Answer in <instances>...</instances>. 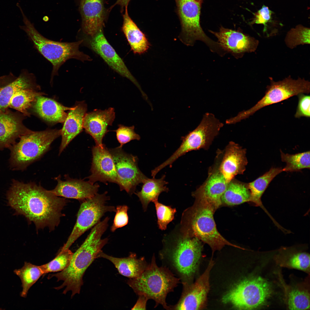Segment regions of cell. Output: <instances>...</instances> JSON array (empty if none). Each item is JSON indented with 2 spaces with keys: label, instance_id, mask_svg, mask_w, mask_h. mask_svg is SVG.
<instances>
[{
  "label": "cell",
  "instance_id": "42",
  "mask_svg": "<svg viewBox=\"0 0 310 310\" xmlns=\"http://www.w3.org/2000/svg\"><path fill=\"white\" fill-rule=\"evenodd\" d=\"M298 102L294 117L296 118L310 117V96L300 93L298 95Z\"/></svg>",
  "mask_w": 310,
  "mask_h": 310
},
{
  "label": "cell",
  "instance_id": "22",
  "mask_svg": "<svg viewBox=\"0 0 310 310\" xmlns=\"http://www.w3.org/2000/svg\"><path fill=\"white\" fill-rule=\"evenodd\" d=\"M115 118L113 108L104 110L96 109L86 113L84 119L83 128L94 139L96 145L102 146L104 145L103 139L108 132V127L112 125Z\"/></svg>",
  "mask_w": 310,
  "mask_h": 310
},
{
  "label": "cell",
  "instance_id": "38",
  "mask_svg": "<svg viewBox=\"0 0 310 310\" xmlns=\"http://www.w3.org/2000/svg\"><path fill=\"white\" fill-rule=\"evenodd\" d=\"M155 204L159 228L162 230H166L167 225L174 219L176 212L175 208L166 206L158 202V200L154 202Z\"/></svg>",
  "mask_w": 310,
  "mask_h": 310
},
{
  "label": "cell",
  "instance_id": "45",
  "mask_svg": "<svg viewBox=\"0 0 310 310\" xmlns=\"http://www.w3.org/2000/svg\"><path fill=\"white\" fill-rule=\"evenodd\" d=\"M130 0H117L115 3L108 9L109 11L116 5H119L121 8V12H123L126 7H127Z\"/></svg>",
  "mask_w": 310,
  "mask_h": 310
},
{
  "label": "cell",
  "instance_id": "18",
  "mask_svg": "<svg viewBox=\"0 0 310 310\" xmlns=\"http://www.w3.org/2000/svg\"><path fill=\"white\" fill-rule=\"evenodd\" d=\"M92 159L91 175L87 177L92 184L99 181L118 184L116 169L112 156L104 145H96L92 149Z\"/></svg>",
  "mask_w": 310,
  "mask_h": 310
},
{
  "label": "cell",
  "instance_id": "37",
  "mask_svg": "<svg viewBox=\"0 0 310 310\" xmlns=\"http://www.w3.org/2000/svg\"><path fill=\"white\" fill-rule=\"evenodd\" d=\"M288 305L291 310L309 309V294L305 291L294 289L288 294Z\"/></svg>",
  "mask_w": 310,
  "mask_h": 310
},
{
  "label": "cell",
  "instance_id": "13",
  "mask_svg": "<svg viewBox=\"0 0 310 310\" xmlns=\"http://www.w3.org/2000/svg\"><path fill=\"white\" fill-rule=\"evenodd\" d=\"M108 150L115 165L120 190L130 195L135 193L137 186L147 177L138 167V158L119 147Z\"/></svg>",
  "mask_w": 310,
  "mask_h": 310
},
{
  "label": "cell",
  "instance_id": "14",
  "mask_svg": "<svg viewBox=\"0 0 310 310\" xmlns=\"http://www.w3.org/2000/svg\"><path fill=\"white\" fill-rule=\"evenodd\" d=\"M214 265L212 258L204 273L194 282L183 284L181 297L171 310H201L206 306L210 290V272Z\"/></svg>",
  "mask_w": 310,
  "mask_h": 310
},
{
  "label": "cell",
  "instance_id": "21",
  "mask_svg": "<svg viewBox=\"0 0 310 310\" xmlns=\"http://www.w3.org/2000/svg\"><path fill=\"white\" fill-rule=\"evenodd\" d=\"M60 175L55 178L57 184L50 191L55 195L67 198L84 201L97 193L99 186L83 180L67 177L65 180L61 179Z\"/></svg>",
  "mask_w": 310,
  "mask_h": 310
},
{
  "label": "cell",
  "instance_id": "34",
  "mask_svg": "<svg viewBox=\"0 0 310 310\" xmlns=\"http://www.w3.org/2000/svg\"><path fill=\"white\" fill-rule=\"evenodd\" d=\"M280 151L281 160L286 164L283 168V172H297L304 168L310 169L309 151L290 154L284 153L281 150Z\"/></svg>",
  "mask_w": 310,
  "mask_h": 310
},
{
  "label": "cell",
  "instance_id": "28",
  "mask_svg": "<svg viewBox=\"0 0 310 310\" xmlns=\"http://www.w3.org/2000/svg\"><path fill=\"white\" fill-rule=\"evenodd\" d=\"M123 22L122 30L135 54H141L149 49L150 43L145 35L140 30L129 16L127 7L123 14Z\"/></svg>",
  "mask_w": 310,
  "mask_h": 310
},
{
  "label": "cell",
  "instance_id": "10",
  "mask_svg": "<svg viewBox=\"0 0 310 310\" xmlns=\"http://www.w3.org/2000/svg\"><path fill=\"white\" fill-rule=\"evenodd\" d=\"M310 82L304 79L294 80L290 77L274 82L271 80L264 96L252 107L239 112L236 116L227 120L228 124H234L248 118L256 112L268 106L287 100L300 93L310 92Z\"/></svg>",
  "mask_w": 310,
  "mask_h": 310
},
{
  "label": "cell",
  "instance_id": "11",
  "mask_svg": "<svg viewBox=\"0 0 310 310\" xmlns=\"http://www.w3.org/2000/svg\"><path fill=\"white\" fill-rule=\"evenodd\" d=\"M223 125V123L212 113H205L197 127L181 137L182 142L179 147L168 159L153 169L154 173L157 174L165 167L170 166L179 158L189 152L207 148Z\"/></svg>",
  "mask_w": 310,
  "mask_h": 310
},
{
  "label": "cell",
  "instance_id": "15",
  "mask_svg": "<svg viewBox=\"0 0 310 310\" xmlns=\"http://www.w3.org/2000/svg\"><path fill=\"white\" fill-rule=\"evenodd\" d=\"M209 31L217 38V42L226 53H230L237 59L242 57L245 53L255 51L258 45L257 40L239 30L221 26L218 32Z\"/></svg>",
  "mask_w": 310,
  "mask_h": 310
},
{
  "label": "cell",
  "instance_id": "43",
  "mask_svg": "<svg viewBox=\"0 0 310 310\" xmlns=\"http://www.w3.org/2000/svg\"><path fill=\"white\" fill-rule=\"evenodd\" d=\"M273 13L268 7L263 5L261 8L254 14V17L251 24H262L264 25V32L267 30V23L271 20Z\"/></svg>",
  "mask_w": 310,
  "mask_h": 310
},
{
  "label": "cell",
  "instance_id": "31",
  "mask_svg": "<svg viewBox=\"0 0 310 310\" xmlns=\"http://www.w3.org/2000/svg\"><path fill=\"white\" fill-rule=\"evenodd\" d=\"M250 200V193L248 184L233 179L229 183L221 197L222 204L228 206L240 204Z\"/></svg>",
  "mask_w": 310,
  "mask_h": 310
},
{
  "label": "cell",
  "instance_id": "9",
  "mask_svg": "<svg viewBox=\"0 0 310 310\" xmlns=\"http://www.w3.org/2000/svg\"><path fill=\"white\" fill-rule=\"evenodd\" d=\"M181 26L179 36L181 41L187 46H193L197 40L204 43L212 52L220 56L224 52L219 43L209 37L200 23L201 4L195 0H175Z\"/></svg>",
  "mask_w": 310,
  "mask_h": 310
},
{
  "label": "cell",
  "instance_id": "24",
  "mask_svg": "<svg viewBox=\"0 0 310 310\" xmlns=\"http://www.w3.org/2000/svg\"><path fill=\"white\" fill-rule=\"evenodd\" d=\"M87 110V106L85 102H78L67 114L61 129V141L59 150V155L73 139L82 131Z\"/></svg>",
  "mask_w": 310,
  "mask_h": 310
},
{
  "label": "cell",
  "instance_id": "32",
  "mask_svg": "<svg viewBox=\"0 0 310 310\" xmlns=\"http://www.w3.org/2000/svg\"><path fill=\"white\" fill-rule=\"evenodd\" d=\"M14 272L21 280L22 290L21 296L25 298L30 287L44 274L40 266L26 262L22 268L15 270Z\"/></svg>",
  "mask_w": 310,
  "mask_h": 310
},
{
  "label": "cell",
  "instance_id": "19",
  "mask_svg": "<svg viewBox=\"0 0 310 310\" xmlns=\"http://www.w3.org/2000/svg\"><path fill=\"white\" fill-rule=\"evenodd\" d=\"M25 116L19 111L8 108L0 112V150L9 149L18 138L33 131L23 124Z\"/></svg>",
  "mask_w": 310,
  "mask_h": 310
},
{
  "label": "cell",
  "instance_id": "35",
  "mask_svg": "<svg viewBox=\"0 0 310 310\" xmlns=\"http://www.w3.org/2000/svg\"><path fill=\"white\" fill-rule=\"evenodd\" d=\"M73 253L69 249L61 250L53 260L40 266L44 274L61 272L65 269L70 263Z\"/></svg>",
  "mask_w": 310,
  "mask_h": 310
},
{
  "label": "cell",
  "instance_id": "46",
  "mask_svg": "<svg viewBox=\"0 0 310 310\" xmlns=\"http://www.w3.org/2000/svg\"><path fill=\"white\" fill-rule=\"evenodd\" d=\"M195 0V1H196L197 2H198L199 3L201 4V3H202V1L203 0Z\"/></svg>",
  "mask_w": 310,
  "mask_h": 310
},
{
  "label": "cell",
  "instance_id": "1",
  "mask_svg": "<svg viewBox=\"0 0 310 310\" xmlns=\"http://www.w3.org/2000/svg\"><path fill=\"white\" fill-rule=\"evenodd\" d=\"M9 205L18 214L33 222L37 230H54L60 223L67 202L34 182L13 179L7 194Z\"/></svg>",
  "mask_w": 310,
  "mask_h": 310
},
{
  "label": "cell",
  "instance_id": "44",
  "mask_svg": "<svg viewBox=\"0 0 310 310\" xmlns=\"http://www.w3.org/2000/svg\"><path fill=\"white\" fill-rule=\"evenodd\" d=\"M136 303L131 309L132 310H145L147 302L148 300L143 295H139Z\"/></svg>",
  "mask_w": 310,
  "mask_h": 310
},
{
  "label": "cell",
  "instance_id": "33",
  "mask_svg": "<svg viewBox=\"0 0 310 310\" xmlns=\"http://www.w3.org/2000/svg\"><path fill=\"white\" fill-rule=\"evenodd\" d=\"M34 90L24 89L16 93L10 100L9 107L16 110L25 116H30V114L28 111L31 107L36 97L44 94V93L37 92Z\"/></svg>",
  "mask_w": 310,
  "mask_h": 310
},
{
  "label": "cell",
  "instance_id": "36",
  "mask_svg": "<svg viewBox=\"0 0 310 310\" xmlns=\"http://www.w3.org/2000/svg\"><path fill=\"white\" fill-rule=\"evenodd\" d=\"M285 41L289 47L293 48L300 44L310 43V29L299 25L288 33Z\"/></svg>",
  "mask_w": 310,
  "mask_h": 310
},
{
  "label": "cell",
  "instance_id": "40",
  "mask_svg": "<svg viewBox=\"0 0 310 310\" xmlns=\"http://www.w3.org/2000/svg\"><path fill=\"white\" fill-rule=\"evenodd\" d=\"M288 261L287 266L305 271H309L310 255L307 253L301 252L294 254Z\"/></svg>",
  "mask_w": 310,
  "mask_h": 310
},
{
  "label": "cell",
  "instance_id": "3",
  "mask_svg": "<svg viewBox=\"0 0 310 310\" xmlns=\"http://www.w3.org/2000/svg\"><path fill=\"white\" fill-rule=\"evenodd\" d=\"M109 218H105L95 225L80 246L73 253L70 263L64 270L49 275L48 278L55 277L57 281L62 280L63 284L55 288L59 290L65 287L63 293L71 291V297L79 294L83 284V278L86 270L107 243V238L102 239L108 226Z\"/></svg>",
  "mask_w": 310,
  "mask_h": 310
},
{
  "label": "cell",
  "instance_id": "17",
  "mask_svg": "<svg viewBox=\"0 0 310 310\" xmlns=\"http://www.w3.org/2000/svg\"><path fill=\"white\" fill-rule=\"evenodd\" d=\"M82 18V28L86 34L93 37L102 29L108 9L104 0H76Z\"/></svg>",
  "mask_w": 310,
  "mask_h": 310
},
{
  "label": "cell",
  "instance_id": "26",
  "mask_svg": "<svg viewBox=\"0 0 310 310\" xmlns=\"http://www.w3.org/2000/svg\"><path fill=\"white\" fill-rule=\"evenodd\" d=\"M31 107L34 111L42 118L52 123L64 122L67 114L65 111L74 108V107L64 106L53 99L42 95L36 97Z\"/></svg>",
  "mask_w": 310,
  "mask_h": 310
},
{
  "label": "cell",
  "instance_id": "30",
  "mask_svg": "<svg viewBox=\"0 0 310 310\" xmlns=\"http://www.w3.org/2000/svg\"><path fill=\"white\" fill-rule=\"evenodd\" d=\"M282 172L283 168L281 167H272L254 181L247 183L250 193V201L265 210L261 201V196L271 181Z\"/></svg>",
  "mask_w": 310,
  "mask_h": 310
},
{
  "label": "cell",
  "instance_id": "39",
  "mask_svg": "<svg viewBox=\"0 0 310 310\" xmlns=\"http://www.w3.org/2000/svg\"><path fill=\"white\" fill-rule=\"evenodd\" d=\"M134 128V126L127 127L121 124L118 125V128L115 131L116 132L117 139L120 144L119 147L122 148L124 144L132 140H140V137L135 132Z\"/></svg>",
  "mask_w": 310,
  "mask_h": 310
},
{
  "label": "cell",
  "instance_id": "8",
  "mask_svg": "<svg viewBox=\"0 0 310 310\" xmlns=\"http://www.w3.org/2000/svg\"><path fill=\"white\" fill-rule=\"evenodd\" d=\"M272 293L270 285L260 277L247 278L235 285L223 297V303L239 310H252L266 303Z\"/></svg>",
  "mask_w": 310,
  "mask_h": 310
},
{
  "label": "cell",
  "instance_id": "7",
  "mask_svg": "<svg viewBox=\"0 0 310 310\" xmlns=\"http://www.w3.org/2000/svg\"><path fill=\"white\" fill-rule=\"evenodd\" d=\"M61 130L33 131L23 135L9 149V164L13 170H24L40 158L50 148L53 142L61 135Z\"/></svg>",
  "mask_w": 310,
  "mask_h": 310
},
{
  "label": "cell",
  "instance_id": "29",
  "mask_svg": "<svg viewBox=\"0 0 310 310\" xmlns=\"http://www.w3.org/2000/svg\"><path fill=\"white\" fill-rule=\"evenodd\" d=\"M165 177L164 175L158 179L147 177L143 183L141 190L135 193L139 197L144 211L147 210L150 202H154L158 200V196L162 192L168 191V189L166 186L168 182L165 181Z\"/></svg>",
  "mask_w": 310,
  "mask_h": 310
},
{
  "label": "cell",
  "instance_id": "5",
  "mask_svg": "<svg viewBox=\"0 0 310 310\" xmlns=\"http://www.w3.org/2000/svg\"><path fill=\"white\" fill-rule=\"evenodd\" d=\"M181 282L179 278L166 267L158 266L154 255L151 262L139 277L130 279L128 284L137 295H143L148 300L155 301L154 308L161 305L166 310H170V305L166 302L168 294L173 292Z\"/></svg>",
  "mask_w": 310,
  "mask_h": 310
},
{
  "label": "cell",
  "instance_id": "20",
  "mask_svg": "<svg viewBox=\"0 0 310 310\" xmlns=\"http://www.w3.org/2000/svg\"><path fill=\"white\" fill-rule=\"evenodd\" d=\"M35 77L26 70L21 71L15 76L11 72L0 76V112L9 108L10 100L17 92L24 89H35L37 87Z\"/></svg>",
  "mask_w": 310,
  "mask_h": 310
},
{
  "label": "cell",
  "instance_id": "41",
  "mask_svg": "<svg viewBox=\"0 0 310 310\" xmlns=\"http://www.w3.org/2000/svg\"><path fill=\"white\" fill-rule=\"evenodd\" d=\"M128 207L125 205L117 206L116 208L115 215L111 230L114 232L117 229L127 225L128 222L127 215Z\"/></svg>",
  "mask_w": 310,
  "mask_h": 310
},
{
  "label": "cell",
  "instance_id": "16",
  "mask_svg": "<svg viewBox=\"0 0 310 310\" xmlns=\"http://www.w3.org/2000/svg\"><path fill=\"white\" fill-rule=\"evenodd\" d=\"M102 30H100L92 37L90 42L91 48L114 71L132 82L140 90L143 96H145L146 94L142 90L138 82L107 40Z\"/></svg>",
  "mask_w": 310,
  "mask_h": 310
},
{
  "label": "cell",
  "instance_id": "27",
  "mask_svg": "<svg viewBox=\"0 0 310 310\" xmlns=\"http://www.w3.org/2000/svg\"><path fill=\"white\" fill-rule=\"evenodd\" d=\"M106 259L111 261L121 275L130 279L140 276L147 267L148 264L145 258H138L135 253H131L126 257L117 258L109 255L101 251L98 258Z\"/></svg>",
  "mask_w": 310,
  "mask_h": 310
},
{
  "label": "cell",
  "instance_id": "23",
  "mask_svg": "<svg viewBox=\"0 0 310 310\" xmlns=\"http://www.w3.org/2000/svg\"><path fill=\"white\" fill-rule=\"evenodd\" d=\"M246 149L231 142L227 146L218 168L229 182L238 175L243 174L248 161Z\"/></svg>",
  "mask_w": 310,
  "mask_h": 310
},
{
  "label": "cell",
  "instance_id": "25",
  "mask_svg": "<svg viewBox=\"0 0 310 310\" xmlns=\"http://www.w3.org/2000/svg\"><path fill=\"white\" fill-rule=\"evenodd\" d=\"M229 183L218 168L211 170L204 182L195 192L205 197L216 210L221 205V197Z\"/></svg>",
  "mask_w": 310,
  "mask_h": 310
},
{
  "label": "cell",
  "instance_id": "4",
  "mask_svg": "<svg viewBox=\"0 0 310 310\" xmlns=\"http://www.w3.org/2000/svg\"><path fill=\"white\" fill-rule=\"evenodd\" d=\"M192 195L195 201L182 214L179 226L181 231L187 236L196 238L208 244L213 253L220 250L226 245L244 249L229 242L219 232L213 216L216 210L210 202L194 192Z\"/></svg>",
  "mask_w": 310,
  "mask_h": 310
},
{
  "label": "cell",
  "instance_id": "6",
  "mask_svg": "<svg viewBox=\"0 0 310 310\" xmlns=\"http://www.w3.org/2000/svg\"><path fill=\"white\" fill-rule=\"evenodd\" d=\"M19 9L24 24L20 28L26 33L34 48L52 65L51 81L54 76L58 75L60 67L68 60L74 59L83 62L92 60L89 56L79 50L83 40L73 42H61L45 38L36 29L22 8L20 7Z\"/></svg>",
  "mask_w": 310,
  "mask_h": 310
},
{
  "label": "cell",
  "instance_id": "2",
  "mask_svg": "<svg viewBox=\"0 0 310 310\" xmlns=\"http://www.w3.org/2000/svg\"><path fill=\"white\" fill-rule=\"evenodd\" d=\"M202 241L174 230L165 236L159 255L163 266L168 268L183 284L190 283L197 269L203 249Z\"/></svg>",
  "mask_w": 310,
  "mask_h": 310
},
{
  "label": "cell",
  "instance_id": "12",
  "mask_svg": "<svg viewBox=\"0 0 310 310\" xmlns=\"http://www.w3.org/2000/svg\"><path fill=\"white\" fill-rule=\"evenodd\" d=\"M107 194L106 192L101 194L97 193L83 201L78 212L75 224L61 250L69 249L78 238L99 222L105 213L115 212L114 206L106 204L109 199Z\"/></svg>",
  "mask_w": 310,
  "mask_h": 310
}]
</instances>
